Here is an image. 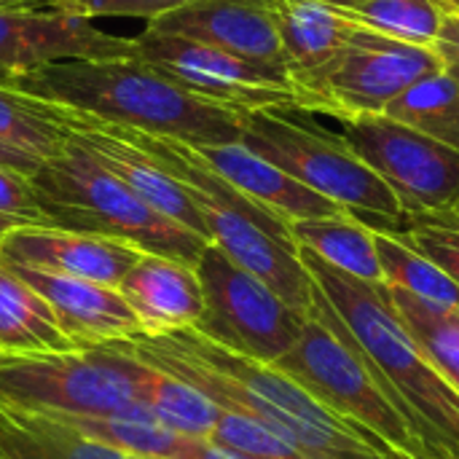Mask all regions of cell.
<instances>
[{
	"label": "cell",
	"mask_w": 459,
	"mask_h": 459,
	"mask_svg": "<svg viewBox=\"0 0 459 459\" xmlns=\"http://www.w3.org/2000/svg\"><path fill=\"white\" fill-rule=\"evenodd\" d=\"M438 67L459 83V11H449L430 46Z\"/></svg>",
	"instance_id": "35"
},
{
	"label": "cell",
	"mask_w": 459,
	"mask_h": 459,
	"mask_svg": "<svg viewBox=\"0 0 459 459\" xmlns=\"http://www.w3.org/2000/svg\"><path fill=\"white\" fill-rule=\"evenodd\" d=\"M0 264L46 299L73 347H100L140 336V323L116 288L19 264Z\"/></svg>",
	"instance_id": "17"
},
{
	"label": "cell",
	"mask_w": 459,
	"mask_h": 459,
	"mask_svg": "<svg viewBox=\"0 0 459 459\" xmlns=\"http://www.w3.org/2000/svg\"><path fill=\"white\" fill-rule=\"evenodd\" d=\"M272 8L290 78L333 59L360 30L355 19L323 0H272Z\"/></svg>",
	"instance_id": "21"
},
{
	"label": "cell",
	"mask_w": 459,
	"mask_h": 459,
	"mask_svg": "<svg viewBox=\"0 0 459 459\" xmlns=\"http://www.w3.org/2000/svg\"><path fill=\"white\" fill-rule=\"evenodd\" d=\"M148 366V363H145ZM145 403L153 409V414L172 430L188 436V438H204L210 441L221 409L202 395L196 387H191L183 379H175L153 366H148V393Z\"/></svg>",
	"instance_id": "30"
},
{
	"label": "cell",
	"mask_w": 459,
	"mask_h": 459,
	"mask_svg": "<svg viewBox=\"0 0 459 459\" xmlns=\"http://www.w3.org/2000/svg\"><path fill=\"white\" fill-rule=\"evenodd\" d=\"M452 212H455V215L459 218V199H457V204H455V210H452Z\"/></svg>",
	"instance_id": "43"
},
{
	"label": "cell",
	"mask_w": 459,
	"mask_h": 459,
	"mask_svg": "<svg viewBox=\"0 0 459 459\" xmlns=\"http://www.w3.org/2000/svg\"><path fill=\"white\" fill-rule=\"evenodd\" d=\"M118 129L126 140L140 145L175 180L186 186L188 196L207 223L210 245L223 250L237 266L266 282L288 307L309 317L315 280L301 264L290 223L229 186L199 159L191 145L172 137L145 134L129 126Z\"/></svg>",
	"instance_id": "4"
},
{
	"label": "cell",
	"mask_w": 459,
	"mask_h": 459,
	"mask_svg": "<svg viewBox=\"0 0 459 459\" xmlns=\"http://www.w3.org/2000/svg\"><path fill=\"white\" fill-rule=\"evenodd\" d=\"M148 366L118 342L67 352H3L0 403L27 411L110 414L145 403Z\"/></svg>",
	"instance_id": "7"
},
{
	"label": "cell",
	"mask_w": 459,
	"mask_h": 459,
	"mask_svg": "<svg viewBox=\"0 0 459 459\" xmlns=\"http://www.w3.org/2000/svg\"><path fill=\"white\" fill-rule=\"evenodd\" d=\"M210 441L253 459H307L290 441L247 411H223Z\"/></svg>",
	"instance_id": "31"
},
{
	"label": "cell",
	"mask_w": 459,
	"mask_h": 459,
	"mask_svg": "<svg viewBox=\"0 0 459 459\" xmlns=\"http://www.w3.org/2000/svg\"><path fill=\"white\" fill-rule=\"evenodd\" d=\"M0 167H5V169H13V172H22V175L32 178V175H35V169L40 167V161H38V159H32V156H27V153H19V151H11V148H3V145H0Z\"/></svg>",
	"instance_id": "36"
},
{
	"label": "cell",
	"mask_w": 459,
	"mask_h": 459,
	"mask_svg": "<svg viewBox=\"0 0 459 459\" xmlns=\"http://www.w3.org/2000/svg\"><path fill=\"white\" fill-rule=\"evenodd\" d=\"M242 143L368 226L401 229L406 221L395 194L344 137L280 110H250L242 113Z\"/></svg>",
	"instance_id": "6"
},
{
	"label": "cell",
	"mask_w": 459,
	"mask_h": 459,
	"mask_svg": "<svg viewBox=\"0 0 459 459\" xmlns=\"http://www.w3.org/2000/svg\"><path fill=\"white\" fill-rule=\"evenodd\" d=\"M371 229H374L377 255L387 288L409 293L425 304L457 312L459 285H455L428 255L411 247L395 229H379V226Z\"/></svg>",
	"instance_id": "26"
},
{
	"label": "cell",
	"mask_w": 459,
	"mask_h": 459,
	"mask_svg": "<svg viewBox=\"0 0 459 459\" xmlns=\"http://www.w3.org/2000/svg\"><path fill=\"white\" fill-rule=\"evenodd\" d=\"M0 459H132L40 411L0 403Z\"/></svg>",
	"instance_id": "22"
},
{
	"label": "cell",
	"mask_w": 459,
	"mask_h": 459,
	"mask_svg": "<svg viewBox=\"0 0 459 459\" xmlns=\"http://www.w3.org/2000/svg\"><path fill=\"white\" fill-rule=\"evenodd\" d=\"M0 3H13V0H0Z\"/></svg>",
	"instance_id": "44"
},
{
	"label": "cell",
	"mask_w": 459,
	"mask_h": 459,
	"mask_svg": "<svg viewBox=\"0 0 459 459\" xmlns=\"http://www.w3.org/2000/svg\"><path fill=\"white\" fill-rule=\"evenodd\" d=\"M54 5H59V8H70V5H75L78 0H51Z\"/></svg>",
	"instance_id": "40"
},
{
	"label": "cell",
	"mask_w": 459,
	"mask_h": 459,
	"mask_svg": "<svg viewBox=\"0 0 459 459\" xmlns=\"http://www.w3.org/2000/svg\"><path fill=\"white\" fill-rule=\"evenodd\" d=\"M457 315H459V309H457Z\"/></svg>",
	"instance_id": "46"
},
{
	"label": "cell",
	"mask_w": 459,
	"mask_h": 459,
	"mask_svg": "<svg viewBox=\"0 0 459 459\" xmlns=\"http://www.w3.org/2000/svg\"><path fill=\"white\" fill-rule=\"evenodd\" d=\"M140 323V336H164L183 328H196L204 312V296L196 269L143 253V258L116 285Z\"/></svg>",
	"instance_id": "18"
},
{
	"label": "cell",
	"mask_w": 459,
	"mask_h": 459,
	"mask_svg": "<svg viewBox=\"0 0 459 459\" xmlns=\"http://www.w3.org/2000/svg\"><path fill=\"white\" fill-rule=\"evenodd\" d=\"M132 459H148V457H132ZM151 459H153V457H151Z\"/></svg>",
	"instance_id": "45"
},
{
	"label": "cell",
	"mask_w": 459,
	"mask_h": 459,
	"mask_svg": "<svg viewBox=\"0 0 459 459\" xmlns=\"http://www.w3.org/2000/svg\"><path fill=\"white\" fill-rule=\"evenodd\" d=\"M70 137L65 108L0 83V145L38 161L56 156Z\"/></svg>",
	"instance_id": "25"
},
{
	"label": "cell",
	"mask_w": 459,
	"mask_h": 459,
	"mask_svg": "<svg viewBox=\"0 0 459 459\" xmlns=\"http://www.w3.org/2000/svg\"><path fill=\"white\" fill-rule=\"evenodd\" d=\"M148 30L215 46L261 65L285 67L272 0H191L148 22Z\"/></svg>",
	"instance_id": "15"
},
{
	"label": "cell",
	"mask_w": 459,
	"mask_h": 459,
	"mask_svg": "<svg viewBox=\"0 0 459 459\" xmlns=\"http://www.w3.org/2000/svg\"><path fill=\"white\" fill-rule=\"evenodd\" d=\"M315 280L309 315L339 331L422 441L430 459H459V395L403 325L385 282L355 280L299 247Z\"/></svg>",
	"instance_id": "1"
},
{
	"label": "cell",
	"mask_w": 459,
	"mask_h": 459,
	"mask_svg": "<svg viewBox=\"0 0 459 459\" xmlns=\"http://www.w3.org/2000/svg\"><path fill=\"white\" fill-rule=\"evenodd\" d=\"M385 116L459 151V83L444 70H433L411 83Z\"/></svg>",
	"instance_id": "27"
},
{
	"label": "cell",
	"mask_w": 459,
	"mask_h": 459,
	"mask_svg": "<svg viewBox=\"0 0 459 459\" xmlns=\"http://www.w3.org/2000/svg\"><path fill=\"white\" fill-rule=\"evenodd\" d=\"M51 420L78 430L81 436L124 452L129 457L153 459H196L204 438H188L167 428L148 403H134L110 414H56L40 411Z\"/></svg>",
	"instance_id": "20"
},
{
	"label": "cell",
	"mask_w": 459,
	"mask_h": 459,
	"mask_svg": "<svg viewBox=\"0 0 459 459\" xmlns=\"http://www.w3.org/2000/svg\"><path fill=\"white\" fill-rule=\"evenodd\" d=\"M323 3H331V5H344V3H350V0H323Z\"/></svg>",
	"instance_id": "42"
},
{
	"label": "cell",
	"mask_w": 459,
	"mask_h": 459,
	"mask_svg": "<svg viewBox=\"0 0 459 459\" xmlns=\"http://www.w3.org/2000/svg\"><path fill=\"white\" fill-rule=\"evenodd\" d=\"M194 269L204 296L196 331L204 339L261 363H274L296 344L307 315L288 307L223 250L207 245Z\"/></svg>",
	"instance_id": "10"
},
{
	"label": "cell",
	"mask_w": 459,
	"mask_h": 459,
	"mask_svg": "<svg viewBox=\"0 0 459 459\" xmlns=\"http://www.w3.org/2000/svg\"><path fill=\"white\" fill-rule=\"evenodd\" d=\"M121 56H132V38L108 35L51 0L0 3V83L62 59Z\"/></svg>",
	"instance_id": "13"
},
{
	"label": "cell",
	"mask_w": 459,
	"mask_h": 459,
	"mask_svg": "<svg viewBox=\"0 0 459 459\" xmlns=\"http://www.w3.org/2000/svg\"><path fill=\"white\" fill-rule=\"evenodd\" d=\"M30 183L48 226L118 239L143 253L167 255L188 266H196L210 245L145 204L73 134L56 156L40 161Z\"/></svg>",
	"instance_id": "5"
},
{
	"label": "cell",
	"mask_w": 459,
	"mask_h": 459,
	"mask_svg": "<svg viewBox=\"0 0 459 459\" xmlns=\"http://www.w3.org/2000/svg\"><path fill=\"white\" fill-rule=\"evenodd\" d=\"M65 126L105 169H110L121 183H126L145 204H151L156 212L167 215L169 221L180 223L183 229L210 242L207 223L199 207L194 204V199L188 196L186 186L175 180L140 145L126 140L118 126L67 108H65Z\"/></svg>",
	"instance_id": "14"
},
{
	"label": "cell",
	"mask_w": 459,
	"mask_h": 459,
	"mask_svg": "<svg viewBox=\"0 0 459 459\" xmlns=\"http://www.w3.org/2000/svg\"><path fill=\"white\" fill-rule=\"evenodd\" d=\"M137 360L188 382L223 411H247L307 459H385L355 428L323 409L272 363L237 355L196 328L118 342Z\"/></svg>",
	"instance_id": "2"
},
{
	"label": "cell",
	"mask_w": 459,
	"mask_h": 459,
	"mask_svg": "<svg viewBox=\"0 0 459 459\" xmlns=\"http://www.w3.org/2000/svg\"><path fill=\"white\" fill-rule=\"evenodd\" d=\"M132 56L186 91L239 113L301 110V97L285 67L261 65L215 46L153 30L132 38Z\"/></svg>",
	"instance_id": "11"
},
{
	"label": "cell",
	"mask_w": 459,
	"mask_h": 459,
	"mask_svg": "<svg viewBox=\"0 0 459 459\" xmlns=\"http://www.w3.org/2000/svg\"><path fill=\"white\" fill-rule=\"evenodd\" d=\"M272 366L333 417L363 433L382 455L395 449L411 459H430L368 371L363 355L320 317L309 315L296 344Z\"/></svg>",
	"instance_id": "8"
},
{
	"label": "cell",
	"mask_w": 459,
	"mask_h": 459,
	"mask_svg": "<svg viewBox=\"0 0 459 459\" xmlns=\"http://www.w3.org/2000/svg\"><path fill=\"white\" fill-rule=\"evenodd\" d=\"M290 234L299 247L315 253L333 269L363 282H385L374 229L358 215L339 212L328 218L296 221L290 223Z\"/></svg>",
	"instance_id": "23"
},
{
	"label": "cell",
	"mask_w": 459,
	"mask_h": 459,
	"mask_svg": "<svg viewBox=\"0 0 459 459\" xmlns=\"http://www.w3.org/2000/svg\"><path fill=\"white\" fill-rule=\"evenodd\" d=\"M5 86L105 124L172 137L194 148L242 140L239 110L186 91L134 56L62 59Z\"/></svg>",
	"instance_id": "3"
},
{
	"label": "cell",
	"mask_w": 459,
	"mask_h": 459,
	"mask_svg": "<svg viewBox=\"0 0 459 459\" xmlns=\"http://www.w3.org/2000/svg\"><path fill=\"white\" fill-rule=\"evenodd\" d=\"M382 457L385 459H411V457H406V455H401V452H395V449H387Z\"/></svg>",
	"instance_id": "39"
},
{
	"label": "cell",
	"mask_w": 459,
	"mask_h": 459,
	"mask_svg": "<svg viewBox=\"0 0 459 459\" xmlns=\"http://www.w3.org/2000/svg\"><path fill=\"white\" fill-rule=\"evenodd\" d=\"M140 258L143 250L134 245L38 223L19 226L0 239V261L5 264L70 274L108 288H116Z\"/></svg>",
	"instance_id": "16"
},
{
	"label": "cell",
	"mask_w": 459,
	"mask_h": 459,
	"mask_svg": "<svg viewBox=\"0 0 459 459\" xmlns=\"http://www.w3.org/2000/svg\"><path fill=\"white\" fill-rule=\"evenodd\" d=\"M191 0H78L75 5L65 8L70 13L97 19V16H134L156 22L178 8H183Z\"/></svg>",
	"instance_id": "33"
},
{
	"label": "cell",
	"mask_w": 459,
	"mask_h": 459,
	"mask_svg": "<svg viewBox=\"0 0 459 459\" xmlns=\"http://www.w3.org/2000/svg\"><path fill=\"white\" fill-rule=\"evenodd\" d=\"M395 231L459 285V218L455 212L406 215Z\"/></svg>",
	"instance_id": "32"
},
{
	"label": "cell",
	"mask_w": 459,
	"mask_h": 459,
	"mask_svg": "<svg viewBox=\"0 0 459 459\" xmlns=\"http://www.w3.org/2000/svg\"><path fill=\"white\" fill-rule=\"evenodd\" d=\"M390 299L403 325L420 344L422 355L436 366V371L449 382L459 395V315L452 309H441L425 304L409 293L393 290Z\"/></svg>",
	"instance_id": "29"
},
{
	"label": "cell",
	"mask_w": 459,
	"mask_h": 459,
	"mask_svg": "<svg viewBox=\"0 0 459 459\" xmlns=\"http://www.w3.org/2000/svg\"><path fill=\"white\" fill-rule=\"evenodd\" d=\"M0 212L16 215V218H22L27 223L48 226L40 207H38L30 178L22 175V172L5 169V167H0Z\"/></svg>",
	"instance_id": "34"
},
{
	"label": "cell",
	"mask_w": 459,
	"mask_h": 459,
	"mask_svg": "<svg viewBox=\"0 0 459 459\" xmlns=\"http://www.w3.org/2000/svg\"><path fill=\"white\" fill-rule=\"evenodd\" d=\"M194 151L229 186H234L250 202L274 212L285 223L347 212L339 204H333L325 196L307 188L304 183H299L296 178H290L277 164H272L264 156H258L255 151H250L242 140L226 143V145H202Z\"/></svg>",
	"instance_id": "19"
},
{
	"label": "cell",
	"mask_w": 459,
	"mask_h": 459,
	"mask_svg": "<svg viewBox=\"0 0 459 459\" xmlns=\"http://www.w3.org/2000/svg\"><path fill=\"white\" fill-rule=\"evenodd\" d=\"M0 350L67 352L75 350L56 323L54 309L0 264Z\"/></svg>",
	"instance_id": "24"
},
{
	"label": "cell",
	"mask_w": 459,
	"mask_h": 459,
	"mask_svg": "<svg viewBox=\"0 0 459 459\" xmlns=\"http://www.w3.org/2000/svg\"><path fill=\"white\" fill-rule=\"evenodd\" d=\"M449 11H459V0H441Z\"/></svg>",
	"instance_id": "41"
},
{
	"label": "cell",
	"mask_w": 459,
	"mask_h": 459,
	"mask_svg": "<svg viewBox=\"0 0 459 459\" xmlns=\"http://www.w3.org/2000/svg\"><path fill=\"white\" fill-rule=\"evenodd\" d=\"M441 70L433 51L360 27L325 65L293 75L301 110L344 121L385 113L411 83Z\"/></svg>",
	"instance_id": "9"
},
{
	"label": "cell",
	"mask_w": 459,
	"mask_h": 459,
	"mask_svg": "<svg viewBox=\"0 0 459 459\" xmlns=\"http://www.w3.org/2000/svg\"><path fill=\"white\" fill-rule=\"evenodd\" d=\"M19 226H27V221H22V218H16V215H8V212H0V239H3L8 231L19 229Z\"/></svg>",
	"instance_id": "38"
},
{
	"label": "cell",
	"mask_w": 459,
	"mask_h": 459,
	"mask_svg": "<svg viewBox=\"0 0 459 459\" xmlns=\"http://www.w3.org/2000/svg\"><path fill=\"white\" fill-rule=\"evenodd\" d=\"M347 145L395 194L406 215L452 212L459 199V151L385 113L344 121Z\"/></svg>",
	"instance_id": "12"
},
{
	"label": "cell",
	"mask_w": 459,
	"mask_h": 459,
	"mask_svg": "<svg viewBox=\"0 0 459 459\" xmlns=\"http://www.w3.org/2000/svg\"><path fill=\"white\" fill-rule=\"evenodd\" d=\"M336 8L371 32L422 48L433 46L449 13L441 0H350Z\"/></svg>",
	"instance_id": "28"
},
{
	"label": "cell",
	"mask_w": 459,
	"mask_h": 459,
	"mask_svg": "<svg viewBox=\"0 0 459 459\" xmlns=\"http://www.w3.org/2000/svg\"><path fill=\"white\" fill-rule=\"evenodd\" d=\"M196 459H253V457H245V455H239V452H234V449H226V446H221V444H215V441H204V444H202V449H199V457Z\"/></svg>",
	"instance_id": "37"
}]
</instances>
